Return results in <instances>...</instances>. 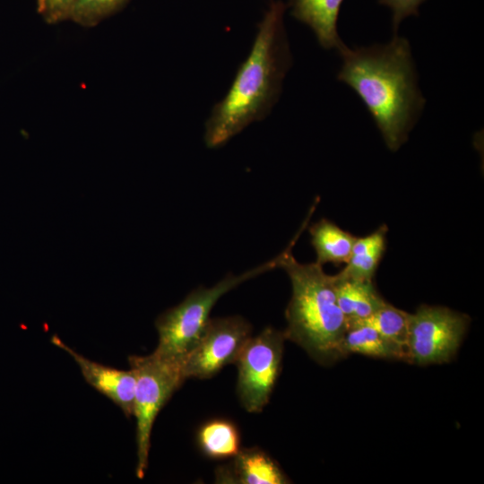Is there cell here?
Segmentation results:
<instances>
[{
  "mask_svg": "<svg viewBox=\"0 0 484 484\" xmlns=\"http://www.w3.org/2000/svg\"><path fill=\"white\" fill-rule=\"evenodd\" d=\"M311 244L316 253V263H347L357 237L333 222L322 219L309 227Z\"/></svg>",
  "mask_w": 484,
  "mask_h": 484,
  "instance_id": "15",
  "label": "cell"
},
{
  "mask_svg": "<svg viewBox=\"0 0 484 484\" xmlns=\"http://www.w3.org/2000/svg\"><path fill=\"white\" fill-rule=\"evenodd\" d=\"M232 461L215 471L217 483L229 484H286L290 480L277 462L258 448H244Z\"/></svg>",
  "mask_w": 484,
  "mask_h": 484,
  "instance_id": "10",
  "label": "cell"
},
{
  "mask_svg": "<svg viewBox=\"0 0 484 484\" xmlns=\"http://www.w3.org/2000/svg\"><path fill=\"white\" fill-rule=\"evenodd\" d=\"M251 332L250 324L239 315L210 318L201 339L183 360L186 379H209L235 363Z\"/></svg>",
  "mask_w": 484,
  "mask_h": 484,
  "instance_id": "8",
  "label": "cell"
},
{
  "mask_svg": "<svg viewBox=\"0 0 484 484\" xmlns=\"http://www.w3.org/2000/svg\"><path fill=\"white\" fill-rule=\"evenodd\" d=\"M200 452L212 460L232 458L240 450V434L229 419L217 418L204 422L196 433Z\"/></svg>",
  "mask_w": 484,
  "mask_h": 484,
  "instance_id": "14",
  "label": "cell"
},
{
  "mask_svg": "<svg viewBox=\"0 0 484 484\" xmlns=\"http://www.w3.org/2000/svg\"><path fill=\"white\" fill-rule=\"evenodd\" d=\"M469 324L470 318L465 314L445 307L420 306L411 314L408 362L427 366L451 361Z\"/></svg>",
  "mask_w": 484,
  "mask_h": 484,
  "instance_id": "7",
  "label": "cell"
},
{
  "mask_svg": "<svg viewBox=\"0 0 484 484\" xmlns=\"http://www.w3.org/2000/svg\"><path fill=\"white\" fill-rule=\"evenodd\" d=\"M339 81L349 85L372 116L386 146L397 151L423 111L426 100L409 41L396 34L387 44L340 52Z\"/></svg>",
  "mask_w": 484,
  "mask_h": 484,
  "instance_id": "1",
  "label": "cell"
},
{
  "mask_svg": "<svg viewBox=\"0 0 484 484\" xmlns=\"http://www.w3.org/2000/svg\"><path fill=\"white\" fill-rule=\"evenodd\" d=\"M51 342L72 356L89 385L119 407L125 417L134 415L135 377L131 369L121 370L90 360L57 335L51 337Z\"/></svg>",
  "mask_w": 484,
  "mask_h": 484,
  "instance_id": "9",
  "label": "cell"
},
{
  "mask_svg": "<svg viewBox=\"0 0 484 484\" xmlns=\"http://www.w3.org/2000/svg\"><path fill=\"white\" fill-rule=\"evenodd\" d=\"M387 227L383 225L373 233L356 238L343 273L361 279L373 280L386 246Z\"/></svg>",
  "mask_w": 484,
  "mask_h": 484,
  "instance_id": "16",
  "label": "cell"
},
{
  "mask_svg": "<svg viewBox=\"0 0 484 484\" xmlns=\"http://www.w3.org/2000/svg\"><path fill=\"white\" fill-rule=\"evenodd\" d=\"M337 302L348 327L372 315L386 301L377 292L373 280H361L343 273L334 275Z\"/></svg>",
  "mask_w": 484,
  "mask_h": 484,
  "instance_id": "11",
  "label": "cell"
},
{
  "mask_svg": "<svg viewBox=\"0 0 484 484\" xmlns=\"http://www.w3.org/2000/svg\"><path fill=\"white\" fill-rule=\"evenodd\" d=\"M135 377L134 415L136 419L137 463L135 474L143 479L148 468L154 421L172 394L186 380L183 361L158 356L128 357Z\"/></svg>",
  "mask_w": 484,
  "mask_h": 484,
  "instance_id": "5",
  "label": "cell"
},
{
  "mask_svg": "<svg viewBox=\"0 0 484 484\" xmlns=\"http://www.w3.org/2000/svg\"><path fill=\"white\" fill-rule=\"evenodd\" d=\"M280 259L279 255L239 275L229 273L212 288L199 287L180 304L167 309L155 321L159 342L153 352L163 358L183 361L203 334L217 300L240 283L279 268Z\"/></svg>",
  "mask_w": 484,
  "mask_h": 484,
  "instance_id": "4",
  "label": "cell"
},
{
  "mask_svg": "<svg viewBox=\"0 0 484 484\" xmlns=\"http://www.w3.org/2000/svg\"><path fill=\"white\" fill-rule=\"evenodd\" d=\"M286 340L284 333L266 327L250 337L236 361L237 393L243 408L252 413L263 411L279 377Z\"/></svg>",
  "mask_w": 484,
  "mask_h": 484,
  "instance_id": "6",
  "label": "cell"
},
{
  "mask_svg": "<svg viewBox=\"0 0 484 484\" xmlns=\"http://www.w3.org/2000/svg\"><path fill=\"white\" fill-rule=\"evenodd\" d=\"M129 0H75L69 20L82 26L94 27L120 11Z\"/></svg>",
  "mask_w": 484,
  "mask_h": 484,
  "instance_id": "18",
  "label": "cell"
},
{
  "mask_svg": "<svg viewBox=\"0 0 484 484\" xmlns=\"http://www.w3.org/2000/svg\"><path fill=\"white\" fill-rule=\"evenodd\" d=\"M343 0H290L291 14L307 24L324 48L339 52L346 46L338 34L337 22Z\"/></svg>",
  "mask_w": 484,
  "mask_h": 484,
  "instance_id": "12",
  "label": "cell"
},
{
  "mask_svg": "<svg viewBox=\"0 0 484 484\" xmlns=\"http://www.w3.org/2000/svg\"><path fill=\"white\" fill-rule=\"evenodd\" d=\"M75 0H37V11L48 24L69 20Z\"/></svg>",
  "mask_w": 484,
  "mask_h": 484,
  "instance_id": "19",
  "label": "cell"
},
{
  "mask_svg": "<svg viewBox=\"0 0 484 484\" xmlns=\"http://www.w3.org/2000/svg\"><path fill=\"white\" fill-rule=\"evenodd\" d=\"M310 215L280 254L279 268L287 272L292 288L285 312L288 325L283 333L315 361L330 365L343 358L341 346L348 324L337 302L334 275L326 274L316 262L300 264L292 255V247Z\"/></svg>",
  "mask_w": 484,
  "mask_h": 484,
  "instance_id": "3",
  "label": "cell"
},
{
  "mask_svg": "<svg viewBox=\"0 0 484 484\" xmlns=\"http://www.w3.org/2000/svg\"><path fill=\"white\" fill-rule=\"evenodd\" d=\"M284 11L281 1L270 3L248 56L206 121L204 140L208 147L222 145L253 122L262 120L277 102L292 63L283 25Z\"/></svg>",
  "mask_w": 484,
  "mask_h": 484,
  "instance_id": "2",
  "label": "cell"
},
{
  "mask_svg": "<svg viewBox=\"0 0 484 484\" xmlns=\"http://www.w3.org/2000/svg\"><path fill=\"white\" fill-rule=\"evenodd\" d=\"M410 319L411 314L385 302L372 315L360 323L375 328L385 339L401 348L408 357Z\"/></svg>",
  "mask_w": 484,
  "mask_h": 484,
  "instance_id": "17",
  "label": "cell"
},
{
  "mask_svg": "<svg viewBox=\"0 0 484 484\" xmlns=\"http://www.w3.org/2000/svg\"><path fill=\"white\" fill-rule=\"evenodd\" d=\"M341 354L346 357L356 353L368 357L397 359L408 362L407 354L381 335L375 328L357 323L348 327L341 341Z\"/></svg>",
  "mask_w": 484,
  "mask_h": 484,
  "instance_id": "13",
  "label": "cell"
},
{
  "mask_svg": "<svg viewBox=\"0 0 484 484\" xmlns=\"http://www.w3.org/2000/svg\"><path fill=\"white\" fill-rule=\"evenodd\" d=\"M425 0H379V4L392 11V22L394 32L400 23L411 15H418L419 7Z\"/></svg>",
  "mask_w": 484,
  "mask_h": 484,
  "instance_id": "20",
  "label": "cell"
}]
</instances>
